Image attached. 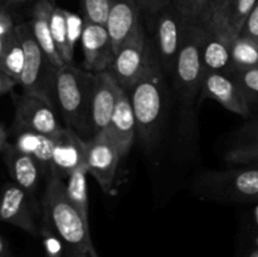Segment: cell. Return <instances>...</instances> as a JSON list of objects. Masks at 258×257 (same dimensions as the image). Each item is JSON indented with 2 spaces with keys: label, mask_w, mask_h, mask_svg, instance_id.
Returning a JSON list of instances; mask_svg holds the SVG:
<instances>
[{
  "label": "cell",
  "mask_w": 258,
  "mask_h": 257,
  "mask_svg": "<svg viewBox=\"0 0 258 257\" xmlns=\"http://www.w3.org/2000/svg\"><path fill=\"white\" fill-rule=\"evenodd\" d=\"M85 22L106 25L108 18V0H80Z\"/></svg>",
  "instance_id": "f1b7e54d"
},
{
  "label": "cell",
  "mask_w": 258,
  "mask_h": 257,
  "mask_svg": "<svg viewBox=\"0 0 258 257\" xmlns=\"http://www.w3.org/2000/svg\"><path fill=\"white\" fill-rule=\"evenodd\" d=\"M206 27L202 62L204 73H229L233 70L232 63V42L234 38L222 23L213 22Z\"/></svg>",
  "instance_id": "4fadbf2b"
},
{
  "label": "cell",
  "mask_w": 258,
  "mask_h": 257,
  "mask_svg": "<svg viewBox=\"0 0 258 257\" xmlns=\"http://www.w3.org/2000/svg\"><path fill=\"white\" fill-rule=\"evenodd\" d=\"M257 2L258 0H227L222 14L213 22H221L231 33L232 37L237 38L241 34L244 23Z\"/></svg>",
  "instance_id": "7402d4cb"
},
{
  "label": "cell",
  "mask_w": 258,
  "mask_h": 257,
  "mask_svg": "<svg viewBox=\"0 0 258 257\" xmlns=\"http://www.w3.org/2000/svg\"><path fill=\"white\" fill-rule=\"evenodd\" d=\"M206 27L199 22H189L186 25L183 45L178 55L173 73L174 88L183 105L184 111L191 115L194 102L201 93L204 80V68L202 62Z\"/></svg>",
  "instance_id": "277c9868"
},
{
  "label": "cell",
  "mask_w": 258,
  "mask_h": 257,
  "mask_svg": "<svg viewBox=\"0 0 258 257\" xmlns=\"http://www.w3.org/2000/svg\"><path fill=\"white\" fill-rule=\"evenodd\" d=\"M15 32L24 49V68L19 82L23 92L39 96L55 106V80L58 68L39 47L29 24L15 25Z\"/></svg>",
  "instance_id": "5b68a950"
},
{
  "label": "cell",
  "mask_w": 258,
  "mask_h": 257,
  "mask_svg": "<svg viewBox=\"0 0 258 257\" xmlns=\"http://www.w3.org/2000/svg\"><path fill=\"white\" fill-rule=\"evenodd\" d=\"M15 127L54 138L64 126L60 125L54 105L39 96L23 92L17 100Z\"/></svg>",
  "instance_id": "30bf717a"
},
{
  "label": "cell",
  "mask_w": 258,
  "mask_h": 257,
  "mask_svg": "<svg viewBox=\"0 0 258 257\" xmlns=\"http://www.w3.org/2000/svg\"><path fill=\"white\" fill-rule=\"evenodd\" d=\"M43 221L63 244V257H100L91 237L90 223L80 216L66 193V183L57 175L47 179L43 196Z\"/></svg>",
  "instance_id": "6da1fadb"
},
{
  "label": "cell",
  "mask_w": 258,
  "mask_h": 257,
  "mask_svg": "<svg viewBox=\"0 0 258 257\" xmlns=\"http://www.w3.org/2000/svg\"><path fill=\"white\" fill-rule=\"evenodd\" d=\"M17 85L18 83L15 82L12 77H9V76L3 71V68L0 67V95H2V93L10 92Z\"/></svg>",
  "instance_id": "8d00e7d4"
},
{
  "label": "cell",
  "mask_w": 258,
  "mask_h": 257,
  "mask_svg": "<svg viewBox=\"0 0 258 257\" xmlns=\"http://www.w3.org/2000/svg\"><path fill=\"white\" fill-rule=\"evenodd\" d=\"M153 53L154 49L149 47L144 27L140 24L116 50L115 59L111 66L110 72L121 88L128 91L140 80Z\"/></svg>",
  "instance_id": "52a82bcc"
},
{
  "label": "cell",
  "mask_w": 258,
  "mask_h": 257,
  "mask_svg": "<svg viewBox=\"0 0 258 257\" xmlns=\"http://www.w3.org/2000/svg\"><path fill=\"white\" fill-rule=\"evenodd\" d=\"M39 234L43 238V244H44L45 254L47 257H63L64 251H63V244L60 242L59 237L57 236L52 227L43 221L42 227H40Z\"/></svg>",
  "instance_id": "f546056e"
},
{
  "label": "cell",
  "mask_w": 258,
  "mask_h": 257,
  "mask_svg": "<svg viewBox=\"0 0 258 257\" xmlns=\"http://www.w3.org/2000/svg\"><path fill=\"white\" fill-rule=\"evenodd\" d=\"M226 160L232 164L258 163V135L243 145L231 149L226 154Z\"/></svg>",
  "instance_id": "83f0119b"
},
{
  "label": "cell",
  "mask_w": 258,
  "mask_h": 257,
  "mask_svg": "<svg viewBox=\"0 0 258 257\" xmlns=\"http://www.w3.org/2000/svg\"><path fill=\"white\" fill-rule=\"evenodd\" d=\"M196 191L202 198L228 202L258 201V166L207 171L196 180Z\"/></svg>",
  "instance_id": "8992f818"
},
{
  "label": "cell",
  "mask_w": 258,
  "mask_h": 257,
  "mask_svg": "<svg viewBox=\"0 0 258 257\" xmlns=\"http://www.w3.org/2000/svg\"><path fill=\"white\" fill-rule=\"evenodd\" d=\"M154 17H155V24H154L155 53L164 73L173 77L189 22H186L179 14L173 3Z\"/></svg>",
  "instance_id": "ba28073f"
},
{
  "label": "cell",
  "mask_w": 258,
  "mask_h": 257,
  "mask_svg": "<svg viewBox=\"0 0 258 257\" xmlns=\"http://www.w3.org/2000/svg\"><path fill=\"white\" fill-rule=\"evenodd\" d=\"M4 160L8 171L18 186L29 196L37 191L40 179L45 175L42 166L34 158L23 153L14 144L7 143L4 148Z\"/></svg>",
  "instance_id": "ac0fdd59"
},
{
  "label": "cell",
  "mask_w": 258,
  "mask_h": 257,
  "mask_svg": "<svg viewBox=\"0 0 258 257\" xmlns=\"http://www.w3.org/2000/svg\"><path fill=\"white\" fill-rule=\"evenodd\" d=\"M50 3H53V4H55V0H49Z\"/></svg>",
  "instance_id": "7bdbcfd3"
},
{
  "label": "cell",
  "mask_w": 258,
  "mask_h": 257,
  "mask_svg": "<svg viewBox=\"0 0 258 257\" xmlns=\"http://www.w3.org/2000/svg\"><path fill=\"white\" fill-rule=\"evenodd\" d=\"M15 33V25L12 17L5 10L0 9V57L4 52L5 47Z\"/></svg>",
  "instance_id": "d6a6232c"
},
{
  "label": "cell",
  "mask_w": 258,
  "mask_h": 257,
  "mask_svg": "<svg viewBox=\"0 0 258 257\" xmlns=\"http://www.w3.org/2000/svg\"><path fill=\"white\" fill-rule=\"evenodd\" d=\"M53 166L52 175L63 179L70 178L81 169H87L86 164V140H83L71 127H63L53 138ZM88 171V170H87Z\"/></svg>",
  "instance_id": "7c38bea8"
},
{
  "label": "cell",
  "mask_w": 258,
  "mask_h": 257,
  "mask_svg": "<svg viewBox=\"0 0 258 257\" xmlns=\"http://www.w3.org/2000/svg\"><path fill=\"white\" fill-rule=\"evenodd\" d=\"M227 0H203L198 22L202 25H207L216 20L222 14Z\"/></svg>",
  "instance_id": "4dcf8cb0"
},
{
  "label": "cell",
  "mask_w": 258,
  "mask_h": 257,
  "mask_svg": "<svg viewBox=\"0 0 258 257\" xmlns=\"http://www.w3.org/2000/svg\"><path fill=\"white\" fill-rule=\"evenodd\" d=\"M202 5H203V0H197V7H198V17H199V13H201Z\"/></svg>",
  "instance_id": "60d3db41"
},
{
  "label": "cell",
  "mask_w": 258,
  "mask_h": 257,
  "mask_svg": "<svg viewBox=\"0 0 258 257\" xmlns=\"http://www.w3.org/2000/svg\"><path fill=\"white\" fill-rule=\"evenodd\" d=\"M257 166H258V163H257Z\"/></svg>",
  "instance_id": "ee69618b"
},
{
  "label": "cell",
  "mask_w": 258,
  "mask_h": 257,
  "mask_svg": "<svg viewBox=\"0 0 258 257\" xmlns=\"http://www.w3.org/2000/svg\"><path fill=\"white\" fill-rule=\"evenodd\" d=\"M202 97L221 103L226 110L248 117L251 107L237 81L227 73H207L201 90Z\"/></svg>",
  "instance_id": "5bb4252c"
},
{
  "label": "cell",
  "mask_w": 258,
  "mask_h": 257,
  "mask_svg": "<svg viewBox=\"0 0 258 257\" xmlns=\"http://www.w3.org/2000/svg\"><path fill=\"white\" fill-rule=\"evenodd\" d=\"M244 37L253 38V39H258V2L254 5L253 10L251 12L249 17L247 18L246 23L243 25V29H242L241 34Z\"/></svg>",
  "instance_id": "d590c367"
},
{
  "label": "cell",
  "mask_w": 258,
  "mask_h": 257,
  "mask_svg": "<svg viewBox=\"0 0 258 257\" xmlns=\"http://www.w3.org/2000/svg\"><path fill=\"white\" fill-rule=\"evenodd\" d=\"M105 133L110 136L111 140L117 146L122 158L130 151L135 138L138 136V134H136V120L130 98H128L127 92L121 87L118 88L116 105L113 108L110 125Z\"/></svg>",
  "instance_id": "e0dca14e"
},
{
  "label": "cell",
  "mask_w": 258,
  "mask_h": 257,
  "mask_svg": "<svg viewBox=\"0 0 258 257\" xmlns=\"http://www.w3.org/2000/svg\"><path fill=\"white\" fill-rule=\"evenodd\" d=\"M87 169H81L73 173L66 183V193L80 216L90 223V206L87 191Z\"/></svg>",
  "instance_id": "603a6c76"
},
{
  "label": "cell",
  "mask_w": 258,
  "mask_h": 257,
  "mask_svg": "<svg viewBox=\"0 0 258 257\" xmlns=\"http://www.w3.org/2000/svg\"><path fill=\"white\" fill-rule=\"evenodd\" d=\"M86 164L88 174L96 179L105 193H111L116 171L122 155L106 133L97 134L86 140Z\"/></svg>",
  "instance_id": "9c48e42d"
},
{
  "label": "cell",
  "mask_w": 258,
  "mask_h": 257,
  "mask_svg": "<svg viewBox=\"0 0 258 257\" xmlns=\"http://www.w3.org/2000/svg\"><path fill=\"white\" fill-rule=\"evenodd\" d=\"M67 13V10L55 7L54 10H53L52 19H50V29H52L55 48H57L63 63L64 65H72L75 53L70 49V45H68Z\"/></svg>",
  "instance_id": "484cf974"
},
{
  "label": "cell",
  "mask_w": 258,
  "mask_h": 257,
  "mask_svg": "<svg viewBox=\"0 0 258 257\" xmlns=\"http://www.w3.org/2000/svg\"><path fill=\"white\" fill-rule=\"evenodd\" d=\"M0 67L19 85L23 68H24V49H23L22 42H20L17 32L9 40L2 57H0Z\"/></svg>",
  "instance_id": "d4e9b609"
},
{
  "label": "cell",
  "mask_w": 258,
  "mask_h": 257,
  "mask_svg": "<svg viewBox=\"0 0 258 257\" xmlns=\"http://www.w3.org/2000/svg\"><path fill=\"white\" fill-rule=\"evenodd\" d=\"M81 45L83 52V70L91 73L107 72L115 59V48L106 25L85 22Z\"/></svg>",
  "instance_id": "8fae6325"
},
{
  "label": "cell",
  "mask_w": 258,
  "mask_h": 257,
  "mask_svg": "<svg viewBox=\"0 0 258 257\" xmlns=\"http://www.w3.org/2000/svg\"><path fill=\"white\" fill-rule=\"evenodd\" d=\"M118 88L120 86L110 71L93 73V88L92 98H91L92 136L107 130L116 105Z\"/></svg>",
  "instance_id": "9a60e30c"
},
{
  "label": "cell",
  "mask_w": 258,
  "mask_h": 257,
  "mask_svg": "<svg viewBox=\"0 0 258 257\" xmlns=\"http://www.w3.org/2000/svg\"><path fill=\"white\" fill-rule=\"evenodd\" d=\"M164 71L155 50L140 80L126 91L136 120V134L141 143L151 148L160 138L165 120L166 86Z\"/></svg>",
  "instance_id": "7a4b0ae2"
},
{
  "label": "cell",
  "mask_w": 258,
  "mask_h": 257,
  "mask_svg": "<svg viewBox=\"0 0 258 257\" xmlns=\"http://www.w3.org/2000/svg\"><path fill=\"white\" fill-rule=\"evenodd\" d=\"M138 0H108V18L106 28L115 52L141 24Z\"/></svg>",
  "instance_id": "d6986e66"
},
{
  "label": "cell",
  "mask_w": 258,
  "mask_h": 257,
  "mask_svg": "<svg viewBox=\"0 0 258 257\" xmlns=\"http://www.w3.org/2000/svg\"><path fill=\"white\" fill-rule=\"evenodd\" d=\"M171 3H173V0H138L140 12L151 15V17L158 14L159 12H161L164 8L170 5Z\"/></svg>",
  "instance_id": "e575fe53"
},
{
  "label": "cell",
  "mask_w": 258,
  "mask_h": 257,
  "mask_svg": "<svg viewBox=\"0 0 258 257\" xmlns=\"http://www.w3.org/2000/svg\"><path fill=\"white\" fill-rule=\"evenodd\" d=\"M246 257H258V247H257V248H254L253 251L249 252V253L247 254Z\"/></svg>",
  "instance_id": "ab89813d"
},
{
  "label": "cell",
  "mask_w": 258,
  "mask_h": 257,
  "mask_svg": "<svg viewBox=\"0 0 258 257\" xmlns=\"http://www.w3.org/2000/svg\"><path fill=\"white\" fill-rule=\"evenodd\" d=\"M8 256V247L5 243L4 238L0 236V257H7Z\"/></svg>",
  "instance_id": "f35d334b"
},
{
  "label": "cell",
  "mask_w": 258,
  "mask_h": 257,
  "mask_svg": "<svg viewBox=\"0 0 258 257\" xmlns=\"http://www.w3.org/2000/svg\"><path fill=\"white\" fill-rule=\"evenodd\" d=\"M5 145H7V131L5 128L0 125V155L4 151Z\"/></svg>",
  "instance_id": "74e56055"
},
{
  "label": "cell",
  "mask_w": 258,
  "mask_h": 257,
  "mask_svg": "<svg viewBox=\"0 0 258 257\" xmlns=\"http://www.w3.org/2000/svg\"><path fill=\"white\" fill-rule=\"evenodd\" d=\"M83 28H85V19L80 18L78 15L67 13V33H68V45L70 49L75 53L76 44L81 42L82 38Z\"/></svg>",
  "instance_id": "1f68e13d"
},
{
  "label": "cell",
  "mask_w": 258,
  "mask_h": 257,
  "mask_svg": "<svg viewBox=\"0 0 258 257\" xmlns=\"http://www.w3.org/2000/svg\"><path fill=\"white\" fill-rule=\"evenodd\" d=\"M13 2H17V3H25V2H28V0H13Z\"/></svg>",
  "instance_id": "b9f144b4"
},
{
  "label": "cell",
  "mask_w": 258,
  "mask_h": 257,
  "mask_svg": "<svg viewBox=\"0 0 258 257\" xmlns=\"http://www.w3.org/2000/svg\"><path fill=\"white\" fill-rule=\"evenodd\" d=\"M229 75L237 81L249 105L252 102H258V67L233 70Z\"/></svg>",
  "instance_id": "4316f807"
},
{
  "label": "cell",
  "mask_w": 258,
  "mask_h": 257,
  "mask_svg": "<svg viewBox=\"0 0 258 257\" xmlns=\"http://www.w3.org/2000/svg\"><path fill=\"white\" fill-rule=\"evenodd\" d=\"M54 8L55 4L50 3L49 0H38L37 4L33 8L32 20H30L29 25L35 40L42 48L44 54L59 70L60 67L64 66V63L55 48L52 29H50V19H52Z\"/></svg>",
  "instance_id": "ffe728a7"
},
{
  "label": "cell",
  "mask_w": 258,
  "mask_h": 257,
  "mask_svg": "<svg viewBox=\"0 0 258 257\" xmlns=\"http://www.w3.org/2000/svg\"><path fill=\"white\" fill-rule=\"evenodd\" d=\"M29 197L15 183L7 184L0 193V222L9 223L27 233L37 236L40 228L35 223Z\"/></svg>",
  "instance_id": "2e32d148"
},
{
  "label": "cell",
  "mask_w": 258,
  "mask_h": 257,
  "mask_svg": "<svg viewBox=\"0 0 258 257\" xmlns=\"http://www.w3.org/2000/svg\"><path fill=\"white\" fill-rule=\"evenodd\" d=\"M232 63L233 70L258 67V39L244 35L234 38L232 42Z\"/></svg>",
  "instance_id": "cb8c5ba5"
},
{
  "label": "cell",
  "mask_w": 258,
  "mask_h": 257,
  "mask_svg": "<svg viewBox=\"0 0 258 257\" xmlns=\"http://www.w3.org/2000/svg\"><path fill=\"white\" fill-rule=\"evenodd\" d=\"M173 5L186 22H198L197 0H173Z\"/></svg>",
  "instance_id": "836d02e7"
},
{
  "label": "cell",
  "mask_w": 258,
  "mask_h": 257,
  "mask_svg": "<svg viewBox=\"0 0 258 257\" xmlns=\"http://www.w3.org/2000/svg\"><path fill=\"white\" fill-rule=\"evenodd\" d=\"M93 73L73 65H64L57 72L55 95L57 105L68 127L78 135L92 138L91 130V98ZM88 138V139H90Z\"/></svg>",
  "instance_id": "3957f363"
},
{
  "label": "cell",
  "mask_w": 258,
  "mask_h": 257,
  "mask_svg": "<svg viewBox=\"0 0 258 257\" xmlns=\"http://www.w3.org/2000/svg\"><path fill=\"white\" fill-rule=\"evenodd\" d=\"M15 130L18 134L14 145L23 153L34 158L42 166L47 178H49L52 175L53 166V148H54L53 138L27 130V128L15 127Z\"/></svg>",
  "instance_id": "44dd1931"
}]
</instances>
